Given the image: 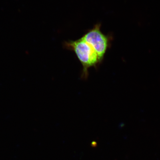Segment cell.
Instances as JSON below:
<instances>
[{"instance_id": "obj_1", "label": "cell", "mask_w": 160, "mask_h": 160, "mask_svg": "<svg viewBox=\"0 0 160 160\" xmlns=\"http://www.w3.org/2000/svg\"><path fill=\"white\" fill-rule=\"evenodd\" d=\"M65 47L74 52L86 73L89 68L100 62L98 56L91 46L81 38L65 42Z\"/></svg>"}, {"instance_id": "obj_2", "label": "cell", "mask_w": 160, "mask_h": 160, "mask_svg": "<svg viewBox=\"0 0 160 160\" xmlns=\"http://www.w3.org/2000/svg\"><path fill=\"white\" fill-rule=\"evenodd\" d=\"M101 28V24H97L81 38L94 50L100 62L109 48L111 39L109 36L104 34Z\"/></svg>"}]
</instances>
